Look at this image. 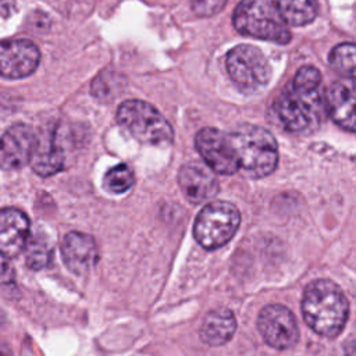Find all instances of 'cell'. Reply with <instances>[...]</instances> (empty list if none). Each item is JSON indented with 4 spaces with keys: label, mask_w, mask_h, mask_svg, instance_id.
I'll return each mask as SVG.
<instances>
[{
    "label": "cell",
    "mask_w": 356,
    "mask_h": 356,
    "mask_svg": "<svg viewBox=\"0 0 356 356\" xmlns=\"http://www.w3.org/2000/svg\"><path fill=\"white\" fill-rule=\"evenodd\" d=\"M51 254L53 246L44 235L36 232L28 238L25 245V261L29 268L40 270L46 267L51 260Z\"/></svg>",
    "instance_id": "19"
},
{
    "label": "cell",
    "mask_w": 356,
    "mask_h": 356,
    "mask_svg": "<svg viewBox=\"0 0 356 356\" xmlns=\"http://www.w3.org/2000/svg\"><path fill=\"white\" fill-rule=\"evenodd\" d=\"M0 296L6 299H15L18 296L17 275L11 263L0 256Z\"/></svg>",
    "instance_id": "23"
},
{
    "label": "cell",
    "mask_w": 356,
    "mask_h": 356,
    "mask_svg": "<svg viewBox=\"0 0 356 356\" xmlns=\"http://www.w3.org/2000/svg\"><path fill=\"white\" fill-rule=\"evenodd\" d=\"M241 224V213L229 202L216 200L206 204L197 214L193 235L204 249L214 250L225 245L235 235Z\"/></svg>",
    "instance_id": "6"
},
{
    "label": "cell",
    "mask_w": 356,
    "mask_h": 356,
    "mask_svg": "<svg viewBox=\"0 0 356 356\" xmlns=\"http://www.w3.org/2000/svg\"><path fill=\"white\" fill-rule=\"evenodd\" d=\"M195 145L206 165L213 172L231 175L238 171V161L228 134L216 128H203L197 132Z\"/></svg>",
    "instance_id": "9"
},
{
    "label": "cell",
    "mask_w": 356,
    "mask_h": 356,
    "mask_svg": "<svg viewBox=\"0 0 356 356\" xmlns=\"http://www.w3.org/2000/svg\"><path fill=\"white\" fill-rule=\"evenodd\" d=\"M349 303L342 289L331 280L310 282L302 299V313L307 325L324 337H337L348 320Z\"/></svg>",
    "instance_id": "1"
},
{
    "label": "cell",
    "mask_w": 356,
    "mask_h": 356,
    "mask_svg": "<svg viewBox=\"0 0 356 356\" xmlns=\"http://www.w3.org/2000/svg\"><path fill=\"white\" fill-rule=\"evenodd\" d=\"M36 135L29 125L15 124L0 138V168L13 171L31 161L36 146Z\"/></svg>",
    "instance_id": "11"
},
{
    "label": "cell",
    "mask_w": 356,
    "mask_h": 356,
    "mask_svg": "<svg viewBox=\"0 0 356 356\" xmlns=\"http://www.w3.org/2000/svg\"><path fill=\"white\" fill-rule=\"evenodd\" d=\"M29 238V220L15 207L0 210V256L11 259L18 256Z\"/></svg>",
    "instance_id": "13"
},
{
    "label": "cell",
    "mask_w": 356,
    "mask_h": 356,
    "mask_svg": "<svg viewBox=\"0 0 356 356\" xmlns=\"http://www.w3.org/2000/svg\"><path fill=\"white\" fill-rule=\"evenodd\" d=\"M257 328L266 343L274 349L292 348L299 339L296 317L282 305L263 307L257 317Z\"/></svg>",
    "instance_id": "8"
},
{
    "label": "cell",
    "mask_w": 356,
    "mask_h": 356,
    "mask_svg": "<svg viewBox=\"0 0 356 356\" xmlns=\"http://www.w3.org/2000/svg\"><path fill=\"white\" fill-rule=\"evenodd\" d=\"M235 29L261 40L285 44L291 40L288 24L274 0H242L232 15Z\"/></svg>",
    "instance_id": "3"
},
{
    "label": "cell",
    "mask_w": 356,
    "mask_h": 356,
    "mask_svg": "<svg viewBox=\"0 0 356 356\" xmlns=\"http://www.w3.org/2000/svg\"><path fill=\"white\" fill-rule=\"evenodd\" d=\"M125 88V78L114 71L99 74L92 82V93L102 102L114 100Z\"/></svg>",
    "instance_id": "20"
},
{
    "label": "cell",
    "mask_w": 356,
    "mask_h": 356,
    "mask_svg": "<svg viewBox=\"0 0 356 356\" xmlns=\"http://www.w3.org/2000/svg\"><path fill=\"white\" fill-rule=\"evenodd\" d=\"M38 46L28 39L0 40V76L19 79L31 75L39 65Z\"/></svg>",
    "instance_id": "10"
},
{
    "label": "cell",
    "mask_w": 356,
    "mask_h": 356,
    "mask_svg": "<svg viewBox=\"0 0 356 356\" xmlns=\"http://www.w3.org/2000/svg\"><path fill=\"white\" fill-rule=\"evenodd\" d=\"M178 184L185 197L200 204L217 195L220 185L214 172L203 163L188 161L178 172Z\"/></svg>",
    "instance_id": "12"
},
{
    "label": "cell",
    "mask_w": 356,
    "mask_h": 356,
    "mask_svg": "<svg viewBox=\"0 0 356 356\" xmlns=\"http://www.w3.org/2000/svg\"><path fill=\"white\" fill-rule=\"evenodd\" d=\"M61 256L65 266L78 275L86 274L99 260V250L93 236L71 231L61 243Z\"/></svg>",
    "instance_id": "14"
},
{
    "label": "cell",
    "mask_w": 356,
    "mask_h": 356,
    "mask_svg": "<svg viewBox=\"0 0 356 356\" xmlns=\"http://www.w3.org/2000/svg\"><path fill=\"white\" fill-rule=\"evenodd\" d=\"M227 71L236 88L245 95H253L267 86L271 67L263 51L252 44H238L227 54Z\"/></svg>",
    "instance_id": "7"
},
{
    "label": "cell",
    "mask_w": 356,
    "mask_h": 356,
    "mask_svg": "<svg viewBox=\"0 0 356 356\" xmlns=\"http://www.w3.org/2000/svg\"><path fill=\"white\" fill-rule=\"evenodd\" d=\"M0 356H14L10 346L0 341Z\"/></svg>",
    "instance_id": "26"
},
{
    "label": "cell",
    "mask_w": 356,
    "mask_h": 356,
    "mask_svg": "<svg viewBox=\"0 0 356 356\" xmlns=\"http://www.w3.org/2000/svg\"><path fill=\"white\" fill-rule=\"evenodd\" d=\"M355 44L341 43L330 53V65L339 74L353 78L355 74Z\"/></svg>",
    "instance_id": "21"
},
{
    "label": "cell",
    "mask_w": 356,
    "mask_h": 356,
    "mask_svg": "<svg viewBox=\"0 0 356 356\" xmlns=\"http://www.w3.org/2000/svg\"><path fill=\"white\" fill-rule=\"evenodd\" d=\"M277 6L284 21L292 26L310 24L318 10L317 0H278Z\"/></svg>",
    "instance_id": "18"
},
{
    "label": "cell",
    "mask_w": 356,
    "mask_h": 356,
    "mask_svg": "<svg viewBox=\"0 0 356 356\" xmlns=\"http://www.w3.org/2000/svg\"><path fill=\"white\" fill-rule=\"evenodd\" d=\"M104 188L115 195L127 192L134 185V172L127 164L111 167L104 175Z\"/></svg>",
    "instance_id": "22"
},
{
    "label": "cell",
    "mask_w": 356,
    "mask_h": 356,
    "mask_svg": "<svg viewBox=\"0 0 356 356\" xmlns=\"http://www.w3.org/2000/svg\"><path fill=\"white\" fill-rule=\"evenodd\" d=\"M232 145L238 171L249 178L270 175L278 164V146L275 138L267 129L242 124L228 134Z\"/></svg>",
    "instance_id": "2"
},
{
    "label": "cell",
    "mask_w": 356,
    "mask_h": 356,
    "mask_svg": "<svg viewBox=\"0 0 356 356\" xmlns=\"http://www.w3.org/2000/svg\"><path fill=\"white\" fill-rule=\"evenodd\" d=\"M280 122L291 132L316 129L325 114V100L320 89L302 90L288 86L274 104Z\"/></svg>",
    "instance_id": "4"
},
{
    "label": "cell",
    "mask_w": 356,
    "mask_h": 356,
    "mask_svg": "<svg viewBox=\"0 0 356 356\" xmlns=\"http://www.w3.org/2000/svg\"><path fill=\"white\" fill-rule=\"evenodd\" d=\"M321 74L313 65H303L298 70L292 86L302 90H316L320 89Z\"/></svg>",
    "instance_id": "24"
},
{
    "label": "cell",
    "mask_w": 356,
    "mask_h": 356,
    "mask_svg": "<svg viewBox=\"0 0 356 356\" xmlns=\"http://www.w3.org/2000/svg\"><path fill=\"white\" fill-rule=\"evenodd\" d=\"M117 121L135 139L146 145H170L174 131L170 122L150 103L129 99L117 110Z\"/></svg>",
    "instance_id": "5"
},
{
    "label": "cell",
    "mask_w": 356,
    "mask_h": 356,
    "mask_svg": "<svg viewBox=\"0 0 356 356\" xmlns=\"http://www.w3.org/2000/svg\"><path fill=\"white\" fill-rule=\"evenodd\" d=\"M32 168L42 177H49L64 167V152L54 138L36 140L33 154L31 157Z\"/></svg>",
    "instance_id": "17"
},
{
    "label": "cell",
    "mask_w": 356,
    "mask_h": 356,
    "mask_svg": "<svg viewBox=\"0 0 356 356\" xmlns=\"http://www.w3.org/2000/svg\"><path fill=\"white\" fill-rule=\"evenodd\" d=\"M325 106L331 118L343 129L355 131V92L352 85L334 82L325 96Z\"/></svg>",
    "instance_id": "15"
},
{
    "label": "cell",
    "mask_w": 356,
    "mask_h": 356,
    "mask_svg": "<svg viewBox=\"0 0 356 356\" xmlns=\"http://www.w3.org/2000/svg\"><path fill=\"white\" fill-rule=\"evenodd\" d=\"M236 330V320L229 309L220 307L211 310L203 318L199 334L204 343L220 346L227 343Z\"/></svg>",
    "instance_id": "16"
},
{
    "label": "cell",
    "mask_w": 356,
    "mask_h": 356,
    "mask_svg": "<svg viewBox=\"0 0 356 356\" xmlns=\"http://www.w3.org/2000/svg\"><path fill=\"white\" fill-rule=\"evenodd\" d=\"M225 3L227 0H191L192 10L199 17H213L218 14Z\"/></svg>",
    "instance_id": "25"
}]
</instances>
